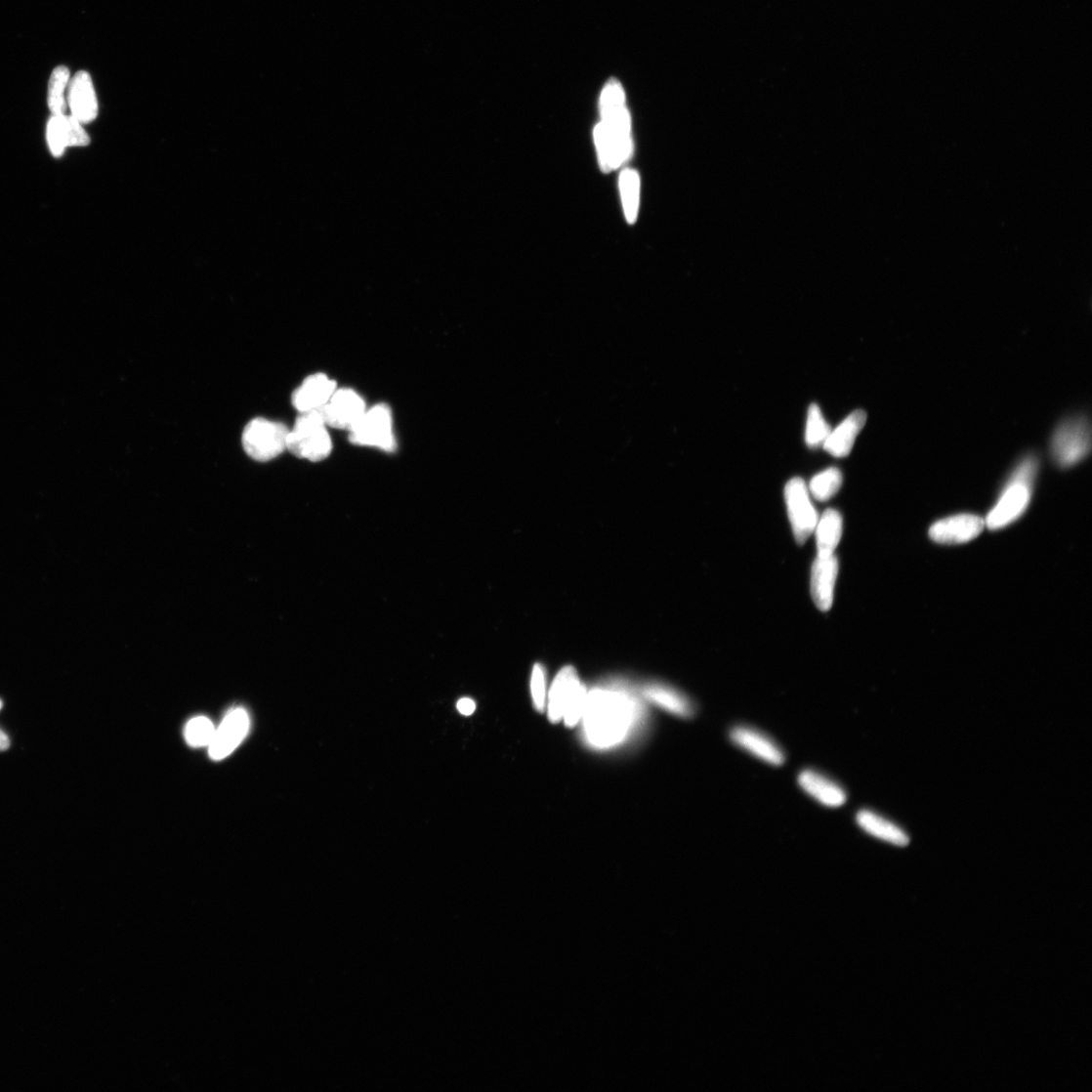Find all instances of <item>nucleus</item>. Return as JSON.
<instances>
[{"label":"nucleus","instance_id":"ddd939ff","mask_svg":"<svg viewBox=\"0 0 1092 1092\" xmlns=\"http://www.w3.org/2000/svg\"><path fill=\"white\" fill-rule=\"evenodd\" d=\"M327 426L351 430L365 413L363 399L352 389L336 390L320 409Z\"/></svg>","mask_w":1092,"mask_h":1092},{"label":"nucleus","instance_id":"423d86ee","mask_svg":"<svg viewBox=\"0 0 1092 1092\" xmlns=\"http://www.w3.org/2000/svg\"><path fill=\"white\" fill-rule=\"evenodd\" d=\"M1091 449V430L1083 417L1069 419L1056 429L1051 453L1062 468H1071L1083 461Z\"/></svg>","mask_w":1092,"mask_h":1092},{"label":"nucleus","instance_id":"f257e3e1","mask_svg":"<svg viewBox=\"0 0 1092 1092\" xmlns=\"http://www.w3.org/2000/svg\"><path fill=\"white\" fill-rule=\"evenodd\" d=\"M642 706L623 684L594 688L587 693L581 722L586 741L596 749L622 743L640 723Z\"/></svg>","mask_w":1092,"mask_h":1092},{"label":"nucleus","instance_id":"bb28decb","mask_svg":"<svg viewBox=\"0 0 1092 1092\" xmlns=\"http://www.w3.org/2000/svg\"><path fill=\"white\" fill-rule=\"evenodd\" d=\"M830 427L824 420L819 407L816 404L812 405L809 410L807 422V444L812 448L823 445L824 441L830 434Z\"/></svg>","mask_w":1092,"mask_h":1092},{"label":"nucleus","instance_id":"2eb2a0df","mask_svg":"<svg viewBox=\"0 0 1092 1092\" xmlns=\"http://www.w3.org/2000/svg\"><path fill=\"white\" fill-rule=\"evenodd\" d=\"M797 784L804 793L827 809H840L848 800L842 785L814 769L802 770L797 776Z\"/></svg>","mask_w":1092,"mask_h":1092},{"label":"nucleus","instance_id":"0eeeda50","mask_svg":"<svg viewBox=\"0 0 1092 1092\" xmlns=\"http://www.w3.org/2000/svg\"><path fill=\"white\" fill-rule=\"evenodd\" d=\"M290 430L265 418L251 420L244 428L242 444L245 452L257 462H270L286 449Z\"/></svg>","mask_w":1092,"mask_h":1092},{"label":"nucleus","instance_id":"c85d7f7f","mask_svg":"<svg viewBox=\"0 0 1092 1092\" xmlns=\"http://www.w3.org/2000/svg\"><path fill=\"white\" fill-rule=\"evenodd\" d=\"M456 707L463 715L469 716L475 712L477 706L474 700L463 698L457 702Z\"/></svg>","mask_w":1092,"mask_h":1092},{"label":"nucleus","instance_id":"a211bd4d","mask_svg":"<svg viewBox=\"0 0 1092 1092\" xmlns=\"http://www.w3.org/2000/svg\"><path fill=\"white\" fill-rule=\"evenodd\" d=\"M642 695L651 704L683 720H689L695 715L696 708L693 701L670 685L649 683L643 687Z\"/></svg>","mask_w":1092,"mask_h":1092},{"label":"nucleus","instance_id":"a878e982","mask_svg":"<svg viewBox=\"0 0 1092 1092\" xmlns=\"http://www.w3.org/2000/svg\"><path fill=\"white\" fill-rule=\"evenodd\" d=\"M216 729L209 718L197 716L192 718L186 727L185 735L189 745L194 748L210 745Z\"/></svg>","mask_w":1092,"mask_h":1092},{"label":"nucleus","instance_id":"412c9836","mask_svg":"<svg viewBox=\"0 0 1092 1092\" xmlns=\"http://www.w3.org/2000/svg\"><path fill=\"white\" fill-rule=\"evenodd\" d=\"M856 822L861 829L878 840L899 847L909 844V838L901 827L876 813L868 810L860 811L856 816Z\"/></svg>","mask_w":1092,"mask_h":1092},{"label":"nucleus","instance_id":"7ed1b4c3","mask_svg":"<svg viewBox=\"0 0 1092 1092\" xmlns=\"http://www.w3.org/2000/svg\"><path fill=\"white\" fill-rule=\"evenodd\" d=\"M1038 472V461L1027 456L1013 472L995 507L990 511L986 525L991 530L1008 526L1019 519L1030 501L1031 485Z\"/></svg>","mask_w":1092,"mask_h":1092},{"label":"nucleus","instance_id":"6ab92c4d","mask_svg":"<svg viewBox=\"0 0 1092 1092\" xmlns=\"http://www.w3.org/2000/svg\"><path fill=\"white\" fill-rule=\"evenodd\" d=\"M336 390V383L324 373H315L294 392L293 405L300 413L319 410Z\"/></svg>","mask_w":1092,"mask_h":1092},{"label":"nucleus","instance_id":"b1692460","mask_svg":"<svg viewBox=\"0 0 1092 1092\" xmlns=\"http://www.w3.org/2000/svg\"><path fill=\"white\" fill-rule=\"evenodd\" d=\"M622 204L626 220L635 224L638 219L641 182L634 169H624L619 180Z\"/></svg>","mask_w":1092,"mask_h":1092},{"label":"nucleus","instance_id":"c756f323","mask_svg":"<svg viewBox=\"0 0 1092 1092\" xmlns=\"http://www.w3.org/2000/svg\"><path fill=\"white\" fill-rule=\"evenodd\" d=\"M9 746L10 739L8 735L2 730H0V752L8 750Z\"/></svg>","mask_w":1092,"mask_h":1092},{"label":"nucleus","instance_id":"dca6fc26","mask_svg":"<svg viewBox=\"0 0 1092 1092\" xmlns=\"http://www.w3.org/2000/svg\"><path fill=\"white\" fill-rule=\"evenodd\" d=\"M985 527L982 517L959 514L936 523L930 529V537L943 544L965 543L980 536Z\"/></svg>","mask_w":1092,"mask_h":1092},{"label":"nucleus","instance_id":"4468645a","mask_svg":"<svg viewBox=\"0 0 1092 1092\" xmlns=\"http://www.w3.org/2000/svg\"><path fill=\"white\" fill-rule=\"evenodd\" d=\"M67 104L71 116L84 126L98 118L99 102L90 73L79 71L70 79Z\"/></svg>","mask_w":1092,"mask_h":1092},{"label":"nucleus","instance_id":"f03ea898","mask_svg":"<svg viewBox=\"0 0 1092 1092\" xmlns=\"http://www.w3.org/2000/svg\"><path fill=\"white\" fill-rule=\"evenodd\" d=\"M601 122L594 131L599 163L603 172H610L627 162L632 155L631 122L621 84L610 80L600 101Z\"/></svg>","mask_w":1092,"mask_h":1092},{"label":"nucleus","instance_id":"7c9ffc66","mask_svg":"<svg viewBox=\"0 0 1092 1092\" xmlns=\"http://www.w3.org/2000/svg\"><path fill=\"white\" fill-rule=\"evenodd\" d=\"M2 707H3V703H2V701H0V709H2Z\"/></svg>","mask_w":1092,"mask_h":1092},{"label":"nucleus","instance_id":"cd10ccee","mask_svg":"<svg viewBox=\"0 0 1092 1092\" xmlns=\"http://www.w3.org/2000/svg\"><path fill=\"white\" fill-rule=\"evenodd\" d=\"M531 696L537 711L543 712L546 706V676L544 667L536 664L533 667L530 681Z\"/></svg>","mask_w":1092,"mask_h":1092},{"label":"nucleus","instance_id":"393cba45","mask_svg":"<svg viewBox=\"0 0 1092 1092\" xmlns=\"http://www.w3.org/2000/svg\"><path fill=\"white\" fill-rule=\"evenodd\" d=\"M843 483V476L837 468L827 469L817 475L811 482L809 491L811 496L819 502H825L835 496Z\"/></svg>","mask_w":1092,"mask_h":1092},{"label":"nucleus","instance_id":"5701e85b","mask_svg":"<svg viewBox=\"0 0 1092 1092\" xmlns=\"http://www.w3.org/2000/svg\"><path fill=\"white\" fill-rule=\"evenodd\" d=\"M69 82L70 71L67 67L60 66L53 70L48 86V106L54 116H61L67 112Z\"/></svg>","mask_w":1092,"mask_h":1092},{"label":"nucleus","instance_id":"1a4fd4ad","mask_svg":"<svg viewBox=\"0 0 1092 1092\" xmlns=\"http://www.w3.org/2000/svg\"><path fill=\"white\" fill-rule=\"evenodd\" d=\"M785 500L794 537L803 544L814 533L819 521L807 483L800 478L790 480L785 487Z\"/></svg>","mask_w":1092,"mask_h":1092},{"label":"nucleus","instance_id":"20e7f679","mask_svg":"<svg viewBox=\"0 0 1092 1092\" xmlns=\"http://www.w3.org/2000/svg\"><path fill=\"white\" fill-rule=\"evenodd\" d=\"M588 690L582 684L576 669L563 668L552 685L548 714L552 723L565 722L568 728L581 723Z\"/></svg>","mask_w":1092,"mask_h":1092},{"label":"nucleus","instance_id":"f8f14e48","mask_svg":"<svg viewBox=\"0 0 1092 1092\" xmlns=\"http://www.w3.org/2000/svg\"><path fill=\"white\" fill-rule=\"evenodd\" d=\"M250 720L244 708L230 711L210 743V757L220 761L231 755L248 734Z\"/></svg>","mask_w":1092,"mask_h":1092},{"label":"nucleus","instance_id":"4be33fe9","mask_svg":"<svg viewBox=\"0 0 1092 1092\" xmlns=\"http://www.w3.org/2000/svg\"><path fill=\"white\" fill-rule=\"evenodd\" d=\"M819 556L835 555L843 534L842 515L835 509H827L819 517L815 528Z\"/></svg>","mask_w":1092,"mask_h":1092},{"label":"nucleus","instance_id":"f3484780","mask_svg":"<svg viewBox=\"0 0 1092 1092\" xmlns=\"http://www.w3.org/2000/svg\"><path fill=\"white\" fill-rule=\"evenodd\" d=\"M839 562L835 555L817 557L812 568V595L821 611L830 609L835 595Z\"/></svg>","mask_w":1092,"mask_h":1092},{"label":"nucleus","instance_id":"6e6552de","mask_svg":"<svg viewBox=\"0 0 1092 1092\" xmlns=\"http://www.w3.org/2000/svg\"><path fill=\"white\" fill-rule=\"evenodd\" d=\"M350 433L351 441L355 444L388 452L396 449L392 411L388 405L380 404L366 410Z\"/></svg>","mask_w":1092,"mask_h":1092},{"label":"nucleus","instance_id":"39448f33","mask_svg":"<svg viewBox=\"0 0 1092 1092\" xmlns=\"http://www.w3.org/2000/svg\"><path fill=\"white\" fill-rule=\"evenodd\" d=\"M332 447L320 409L300 413L294 429L287 436L286 449L299 458L320 462L330 455Z\"/></svg>","mask_w":1092,"mask_h":1092},{"label":"nucleus","instance_id":"9d476101","mask_svg":"<svg viewBox=\"0 0 1092 1092\" xmlns=\"http://www.w3.org/2000/svg\"><path fill=\"white\" fill-rule=\"evenodd\" d=\"M730 739L746 754L773 767L785 763L781 746L765 733L748 726H736L730 732Z\"/></svg>","mask_w":1092,"mask_h":1092},{"label":"nucleus","instance_id":"aec40b11","mask_svg":"<svg viewBox=\"0 0 1092 1092\" xmlns=\"http://www.w3.org/2000/svg\"><path fill=\"white\" fill-rule=\"evenodd\" d=\"M866 421L867 414L864 411L857 410L853 412L835 430L830 431L822 445L823 448L836 457L849 455Z\"/></svg>","mask_w":1092,"mask_h":1092},{"label":"nucleus","instance_id":"9b49d317","mask_svg":"<svg viewBox=\"0 0 1092 1092\" xmlns=\"http://www.w3.org/2000/svg\"><path fill=\"white\" fill-rule=\"evenodd\" d=\"M46 139L55 158L63 157L71 147H88L92 141L84 125L67 113L61 116L52 114L47 123Z\"/></svg>","mask_w":1092,"mask_h":1092}]
</instances>
